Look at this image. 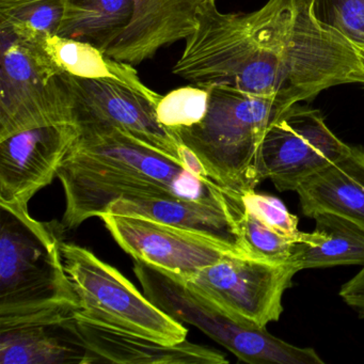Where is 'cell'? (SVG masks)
I'll list each match as a JSON object with an SVG mask.
<instances>
[{
  "instance_id": "cell-23",
  "label": "cell",
  "mask_w": 364,
  "mask_h": 364,
  "mask_svg": "<svg viewBox=\"0 0 364 364\" xmlns=\"http://www.w3.org/2000/svg\"><path fill=\"white\" fill-rule=\"evenodd\" d=\"M208 87L193 84L161 95L155 110L159 123L174 133L199 124L208 112Z\"/></svg>"
},
{
  "instance_id": "cell-1",
  "label": "cell",
  "mask_w": 364,
  "mask_h": 364,
  "mask_svg": "<svg viewBox=\"0 0 364 364\" xmlns=\"http://www.w3.org/2000/svg\"><path fill=\"white\" fill-rule=\"evenodd\" d=\"M318 0H268L250 14L206 6L172 73L199 86L310 101L342 85L364 88V54L317 11Z\"/></svg>"
},
{
  "instance_id": "cell-7",
  "label": "cell",
  "mask_w": 364,
  "mask_h": 364,
  "mask_svg": "<svg viewBox=\"0 0 364 364\" xmlns=\"http://www.w3.org/2000/svg\"><path fill=\"white\" fill-rule=\"evenodd\" d=\"M0 36V140L37 127L74 122L61 71L41 42L23 39L4 27Z\"/></svg>"
},
{
  "instance_id": "cell-20",
  "label": "cell",
  "mask_w": 364,
  "mask_h": 364,
  "mask_svg": "<svg viewBox=\"0 0 364 364\" xmlns=\"http://www.w3.org/2000/svg\"><path fill=\"white\" fill-rule=\"evenodd\" d=\"M133 14L134 0H67L57 36L106 53L124 33Z\"/></svg>"
},
{
  "instance_id": "cell-12",
  "label": "cell",
  "mask_w": 364,
  "mask_h": 364,
  "mask_svg": "<svg viewBox=\"0 0 364 364\" xmlns=\"http://www.w3.org/2000/svg\"><path fill=\"white\" fill-rule=\"evenodd\" d=\"M80 134L75 123H59L0 140V203L28 205L57 178Z\"/></svg>"
},
{
  "instance_id": "cell-11",
  "label": "cell",
  "mask_w": 364,
  "mask_h": 364,
  "mask_svg": "<svg viewBox=\"0 0 364 364\" xmlns=\"http://www.w3.org/2000/svg\"><path fill=\"white\" fill-rule=\"evenodd\" d=\"M61 80L71 97L77 127H114L181 161L182 144L159 123L154 104L144 95L105 80H84L65 73H61Z\"/></svg>"
},
{
  "instance_id": "cell-10",
  "label": "cell",
  "mask_w": 364,
  "mask_h": 364,
  "mask_svg": "<svg viewBox=\"0 0 364 364\" xmlns=\"http://www.w3.org/2000/svg\"><path fill=\"white\" fill-rule=\"evenodd\" d=\"M100 218L117 244L136 262L187 278L228 255H240L223 242L159 221L105 213Z\"/></svg>"
},
{
  "instance_id": "cell-19",
  "label": "cell",
  "mask_w": 364,
  "mask_h": 364,
  "mask_svg": "<svg viewBox=\"0 0 364 364\" xmlns=\"http://www.w3.org/2000/svg\"><path fill=\"white\" fill-rule=\"evenodd\" d=\"M0 363L88 364V355L63 323L24 326L0 331Z\"/></svg>"
},
{
  "instance_id": "cell-25",
  "label": "cell",
  "mask_w": 364,
  "mask_h": 364,
  "mask_svg": "<svg viewBox=\"0 0 364 364\" xmlns=\"http://www.w3.org/2000/svg\"><path fill=\"white\" fill-rule=\"evenodd\" d=\"M242 204L247 210L277 231L289 237L300 240L302 232L298 230V218L291 214L278 198L257 193L255 191L242 196Z\"/></svg>"
},
{
  "instance_id": "cell-21",
  "label": "cell",
  "mask_w": 364,
  "mask_h": 364,
  "mask_svg": "<svg viewBox=\"0 0 364 364\" xmlns=\"http://www.w3.org/2000/svg\"><path fill=\"white\" fill-rule=\"evenodd\" d=\"M67 0H0V27L18 37L41 41L58 33Z\"/></svg>"
},
{
  "instance_id": "cell-14",
  "label": "cell",
  "mask_w": 364,
  "mask_h": 364,
  "mask_svg": "<svg viewBox=\"0 0 364 364\" xmlns=\"http://www.w3.org/2000/svg\"><path fill=\"white\" fill-rule=\"evenodd\" d=\"M242 198L221 193L203 199L181 197L125 198L114 202L107 213L141 217L203 234L249 257L238 225ZM251 259V257H250Z\"/></svg>"
},
{
  "instance_id": "cell-8",
  "label": "cell",
  "mask_w": 364,
  "mask_h": 364,
  "mask_svg": "<svg viewBox=\"0 0 364 364\" xmlns=\"http://www.w3.org/2000/svg\"><path fill=\"white\" fill-rule=\"evenodd\" d=\"M297 272L291 263L228 255L187 278H178L234 321L266 328L280 319L283 294Z\"/></svg>"
},
{
  "instance_id": "cell-9",
  "label": "cell",
  "mask_w": 364,
  "mask_h": 364,
  "mask_svg": "<svg viewBox=\"0 0 364 364\" xmlns=\"http://www.w3.org/2000/svg\"><path fill=\"white\" fill-rule=\"evenodd\" d=\"M350 150L332 133L319 110L294 104L266 133L261 149L262 176L279 191H296L304 181Z\"/></svg>"
},
{
  "instance_id": "cell-2",
  "label": "cell",
  "mask_w": 364,
  "mask_h": 364,
  "mask_svg": "<svg viewBox=\"0 0 364 364\" xmlns=\"http://www.w3.org/2000/svg\"><path fill=\"white\" fill-rule=\"evenodd\" d=\"M80 136L58 170L65 206L63 232L101 217L125 198L203 199L223 193L168 156L114 127H78Z\"/></svg>"
},
{
  "instance_id": "cell-22",
  "label": "cell",
  "mask_w": 364,
  "mask_h": 364,
  "mask_svg": "<svg viewBox=\"0 0 364 364\" xmlns=\"http://www.w3.org/2000/svg\"><path fill=\"white\" fill-rule=\"evenodd\" d=\"M242 242L251 259L272 263H289L294 245L299 240L289 237L264 223L257 215L240 206L237 216Z\"/></svg>"
},
{
  "instance_id": "cell-16",
  "label": "cell",
  "mask_w": 364,
  "mask_h": 364,
  "mask_svg": "<svg viewBox=\"0 0 364 364\" xmlns=\"http://www.w3.org/2000/svg\"><path fill=\"white\" fill-rule=\"evenodd\" d=\"M296 193L306 216L332 213L364 227L363 146H351L348 154L304 181Z\"/></svg>"
},
{
  "instance_id": "cell-26",
  "label": "cell",
  "mask_w": 364,
  "mask_h": 364,
  "mask_svg": "<svg viewBox=\"0 0 364 364\" xmlns=\"http://www.w3.org/2000/svg\"><path fill=\"white\" fill-rule=\"evenodd\" d=\"M338 295L360 318L364 319V266L355 277L343 284Z\"/></svg>"
},
{
  "instance_id": "cell-5",
  "label": "cell",
  "mask_w": 364,
  "mask_h": 364,
  "mask_svg": "<svg viewBox=\"0 0 364 364\" xmlns=\"http://www.w3.org/2000/svg\"><path fill=\"white\" fill-rule=\"evenodd\" d=\"M134 272L144 294L180 323L198 328L238 359L251 364H323L311 347H298L272 336L266 328L234 321L182 279L135 261Z\"/></svg>"
},
{
  "instance_id": "cell-13",
  "label": "cell",
  "mask_w": 364,
  "mask_h": 364,
  "mask_svg": "<svg viewBox=\"0 0 364 364\" xmlns=\"http://www.w3.org/2000/svg\"><path fill=\"white\" fill-rule=\"evenodd\" d=\"M63 325L87 351L89 363L225 364V355L217 349L183 341L163 344L144 336L100 325L76 313Z\"/></svg>"
},
{
  "instance_id": "cell-4",
  "label": "cell",
  "mask_w": 364,
  "mask_h": 364,
  "mask_svg": "<svg viewBox=\"0 0 364 364\" xmlns=\"http://www.w3.org/2000/svg\"><path fill=\"white\" fill-rule=\"evenodd\" d=\"M210 103L199 124L174 132L197 156L206 176L235 197L263 182L261 149L269 127L294 102L251 95L227 85H210Z\"/></svg>"
},
{
  "instance_id": "cell-24",
  "label": "cell",
  "mask_w": 364,
  "mask_h": 364,
  "mask_svg": "<svg viewBox=\"0 0 364 364\" xmlns=\"http://www.w3.org/2000/svg\"><path fill=\"white\" fill-rule=\"evenodd\" d=\"M325 10L319 16L338 29L364 54V0H319Z\"/></svg>"
},
{
  "instance_id": "cell-6",
  "label": "cell",
  "mask_w": 364,
  "mask_h": 364,
  "mask_svg": "<svg viewBox=\"0 0 364 364\" xmlns=\"http://www.w3.org/2000/svg\"><path fill=\"white\" fill-rule=\"evenodd\" d=\"M63 263L89 321L163 344L186 340L188 330L140 293L114 266L85 247L63 240Z\"/></svg>"
},
{
  "instance_id": "cell-3",
  "label": "cell",
  "mask_w": 364,
  "mask_h": 364,
  "mask_svg": "<svg viewBox=\"0 0 364 364\" xmlns=\"http://www.w3.org/2000/svg\"><path fill=\"white\" fill-rule=\"evenodd\" d=\"M60 223L33 218L28 205L0 203V331L59 325L80 311L63 263Z\"/></svg>"
},
{
  "instance_id": "cell-18",
  "label": "cell",
  "mask_w": 364,
  "mask_h": 364,
  "mask_svg": "<svg viewBox=\"0 0 364 364\" xmlns=\"http://www.w3.org/2000/svg\"><path fill=\"white\" fill-rule=\"evenodd\" d=\"M40 42L61 73L122 85L144 95L155 106L161 99V95L142 82L134 65L116 60L91 44L57 35L46 36Z\"/></svg>"
},
{
  "instance_id": "cell-15",
  "label": "cell",
  "mask_w": 364,
  "mask_h": 364,
  "mask_svg": "<svg viewBox=\"0 0 364 364\" xmlns=\"http://www.w3.org/2000/svg\"><path fill=\"white\" fill-rule=\"evenodd\" d=\"M216 3L217 0H134L131 23L106 54L134 67L141 65L161 48L191 37L200 12Z\"/></svg>"
},
{
  "instance_id": "cell-17",
  "label": "cell",
  "mask_w": 364,
  "mask_h": 364,
  "mask_svg": "<svg viewBox=\"0 0 364 364\" xmlns=\"http://www.w3.org/2000/svg\"><path fill=\"white\" fill-rule=\"evenodd\" d=\"M315 230L301 233L289 263L298 270L338 265L364 266V227L332 213L313 217Z\"/></svg>"
}]
</instances>
